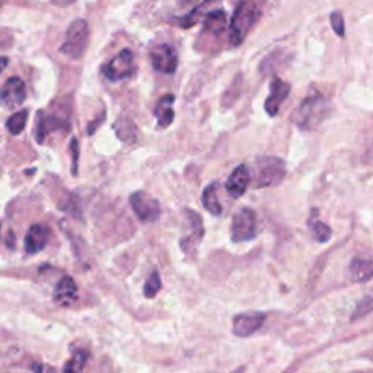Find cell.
Here are the masks:
<instances>
[{
  "label": "cell",
  "instance_id": "6da1fadb",
  "mask_svg": "<svg viewBox=\"0 0 373 373\" xmlns=\"http://www.w3.org/2000/svg\"><path fill=\"white\" fill-rule=\"evenodd\" d=\"M330 101L315 93L305 98L292 115V121L302 130H314L328 117Z\"/></svg>",
  "mask_w": 373,
  "mask_h": 373
},
{
  "label": "cell",
  "instance_id": "7a4b0ae2",
  "mask_svg": "<svg viewBox=\"0 0 373 373\" xmlns=\"http://www.w3.org/2000/svg\"><path fill=\"white\" fill-rule=\"evenodd\" d=\"M258 18L260 9L256 2H241L233 12L229 26V43L233 47H239Z\"/></svg>",
  "mask_w": 373,
  "mask_h": 373
},
{
  "label": "cell",
  "instance_id": "3957f363",
  "mask_svg": "<svg viewBox=\"0 0 373 373\" xmlns=\"http://www.w3.org/2000/svg\"><path fill=\"white\" fill-rule=\"evenodd\" d=\"M184 229L182 236L179 239L181 250L186 257H194L197 254L199 245L203 241L204 236V226L203 219L199 213H196L193 209H184Z\"/></svg>",
  "mask_w": 373,
  "mask_h": 373
},
{
  "label": "cell",
  "instance_id": "277c9868",
  "mask_svg": "<svg viewBox=\"0 0 373 373\" xmlns=\"http://www.w3.org/2000/svg\"><path fill=\"white\" fill-rule=\"evenodd\" d=\"M286 167L285 162L277 157H260L256 159V177L254 185L257 189L278 185L285 179Z\"/></svg>",
  "mask_w": 373,
  "mask_h": 373
},
{
  "label": "cell",
  "instance_id": "5b68a950",
  "mask_svg": "<svg viewBox=\"0 0 373 373\" xmlns=\"http://www.w3.org/2000/svg\"><path fill=\"white\" fill-rule=\"evenodd\" d=\"M89 43V26L83 19H75L68 31L63 44L60 47V53L68 56L69 58L79 60L88 47Z\"/></svg>",
  "mask_w": 373,
  "mask_h": 373
},
{
  "label": "cell",
  "instance_id": "8992f818",
  "mask_svg": "<svg viewBox=\"0 0 373 373\" xmlns=\"http://www.w3.org/2000/svg\"><path fill=\"white\" fill-rule=\"evenodd\" d=\"M257 236V214L253 209L243 207L232 217L231 238L235 243L253 241Z\"/></svg>",
  "mask_w": 373,
  "mask_h": 373
},
{
  "label": "cell",
  "instance_id": "52a82bcc",
  "mask_svg": "<svg viewBox=\"0 0 373 373\" xmlns=\"http://www.w3.org/2000/svg\"><path fill=\"white\" fill-rule=\"evenodd\" d=\"M103 75L111 80L118 82L129 79L135 75V56L129 48L121 50L111 61L103 66Z\"/></svg>",
  "mask_w": 373,
  "mask_h": 373
},
{
  "label": "cell",
  "instance_id": "ba28073f",
  "mask_svg": "<svg viewBox=\"0 0 373 373\" xmlns=\"http://www.w3.org/2000/svg\"><path fill=\"white\" fill-rule=\"evenodd\" d=\"M130 204L135 211V214L145 224L157 222L161 216V204L159 201L149 196L145 191H137L132 194Z\"/></svg>",
  "mask_w": 373,
  "mask_h": 373
},
{
  "label": "cell",
  "instance_id": "9c48e42d",
  "mask_svg": "<svg viewBox=\"0 0 373 373\" xmlns=\"http://www.w3.org/2000/svg\"><path fill=\"white\" fill-rule=\"evenodd\" d=\"M149 56H150V63L157 72L164 75H174L177 72L178 56L171 44H161L153 47Z\"/></svg>",
  "mask_w": 373,
  "mask_h": 373
},
{
  "label": "cell",
  "instance_id": "30bf717a",
  "mask_svg": "<svg viewBox=\"0 0 373 373\" xmlns=\"http://www.w3.org/2000/svg\"><path fill=\"white\" fill-rule=\"evenodd\" d=\"M26 100V88L22 79L14 76L0 86V105L16 108Z\"/></svg>",
  "mask_w": 373,
  "mask_h": 373
},
{
  "label": "cell",
  "instance_id": "8fae6325",
  "mask_svg": "<svg viewBox=\"0 0 373 373\" xmlns=\"http://www.w3.org/2000/svg\"><path fill=\"white\" fill-rule=\"evenodd\" d=\"M266 322V314L263 312H248L239 314L232 320V332L236 337L245 338L257 332Z\"/></svg>",
  "mask_w": 373,
  "mask_h": 373
},
{
  "label": "cell",
  "instance_id": "7c38bea8",
  "mask_svg": "<svg viewBox=\"0 0 373 373\" xmlns=\"http://www.w3.org/2000/svg\"><path fill=\"white\" fill-rule=\"evenodd\" d=\"M290 92V85L280 78H273L270 83V95L264 103L266 112L270 117H275L280 107L288 100Z\"/></svg>",
  "mask_w": 373,
  "mask_h": 373
},
{
  "label": "cell",
  "instance_id": "4fadbf2b",
  "mask_svg": "<svg viewBox=\"0 0 373 373\" xmlns=\"http://www.w3.org/2000/svg\"><path fill=\"white\" fill-rule=\"evenodd\" d=\"M251 182V172L250 168H248L245 164L236 167L232 174L229 175L226 181V191L231 197L239 199L245 194L248 190V185Z\"/></svg>",
  "mask_w": 373,
  "mask_h": 373
},
{
  "label": "cell",
  "instance_id": "5bb4252c",
  "mask_svg": "<svg viewBox=\"0 0 373 373\" xmlns=\"http://www.w3.org/2000/svg\"><path fill=\"white\" fill-rule=\"evenodd\" d=\"M50 239V231L44 225H33L25 236V251L29 256L41 253Z\"/></svg>",
  "mask_w": 373,
  "mask_h": 373
},
{
  "label": "cell",
  "instance_id": "9a60e30c",
  "mask_svg": "<svg viewBox=\"0 0 373 373\" xmlns=\"http://www.w3.org/2000/svg\"><path fill=\"white\" fill-rule=\"evenodd\" d=\"M70 129V124L56 115H44L43 112L38 114V120H37V126H36V136H37V142L43 143L44 139L57 130H65L68 132Z\"/></svg>",
  "mask_w": 373,
  "mask_h": 373
},
{
  "label": "cell",
  "instance_id": "2e32d148",
  "mask_svg": "<svg viewBox=\"0 0 373 373\" xmlns=\"http://www.w3.org/2000/svg\"><path fill=\"white\" fill-rule=\"evenodd\" d=\"M54 302L61 306H69L78 299V286L75 280L70 275H65L60 278L54 289Z\"/></svg>",
  "mask_w": 373,
  "mask_h": 373
},
{
  "label": "cell",
  "instance_id": "e0dca14e",
  "mask_svg": "<svg viewBox=\"0 0 373 373\" xmlns=\"http://www.w3.org/2000/svg\"><path fill=\"white\" fill-rule=\"evenodd\" d=\"M174 100H175L174 95H165L158 101L157 107H154V117H157L158 126L161 129H167L174 122L175 118V112L172 108Z\"/></svg>",
  "mask_w": 373,
  "mask_h": 373
},
{
  "label": "cell",
  "instance_id": "ac0fdd59",
  "mask_svg": "<svg viewBox=\"0 0 373 373\" xmlns=\"http://www.w3.org/2000/svg\"><path fill=\"white\" fill-rule=\"evenodd\" d=\"M226 28V12L224 9L211 11L204 21V33L219 37Z\"/></svg>",
  "mask_w": 373,
  "mask_h": 373
},
{
  "label": "cell",
  "instance_id": "d6986e66",
  "mask_svg": "<svg viewBox=\"0 0 373 373\" xmlns=\"http://www.w3.org/2000/svg\"><path fill=\"white\" fill-rule=\"evenodd\" d=\"M349 273L353 282L356 283H366L372 278L373 275V266L370 260H364V258H354L350 263L349 267Z\"/></svg>",
  "mask_w": 373,
  "mask_h": 373
},
{
  "label": "cell",
  "instance_id": "ffe728a7",
  "mask_svg": "<svg viewBox=\"0 0 373 373\" xmlns=\"http://www.w3.org/2000/svg\"><path fill=\"white\" fill-rule=\"evenodd\" d=\"M201 203H203L204 209L216 217L224 213V207H222L219 199H217V182H213V184L206 186V190L203 191Z\"/></svg>",
  "mask_w": 373,
  "mask_h": 373
},
{
  "label": "cell",
  "instance_id": "44dd1931",
  "mask_svg": "<svg viewBox=\"0 0 373 373\" xmlns=\"http://www.w3.org/2000/svg\"><path fill=\"white\" fill-rule=\"evenodd\" d=\"M115 135L117 137L124 142V143H133L137 137V130H136V126L135 122L130 120V118H120L115 124Z\"/></svg>",
  "mask_w": 373,
  "mask_h": 373
},
{
  "label": "cell",
  "instance_id": "7402d4cb",
  "mask_svg": "<svg viewBox=\"0 0 373 373\" xmlns=\"http://www.w3.org/2000/svg\"><path fill=\"white\" fill-rule=\"evenodd\" d=\"M28 114H29L28 110H21L15 112L12 117H9V120L6 121V129L12 136H18L25 130Z\"/></svg>",
  "mask_w": 373,
  "mask_h": 373
},
{
  "label": "cell",
  "instance_id": "603a6c76",
  "mask_svg": "<svg viewBox=\"0 0 373 373\" xmlns=\"http://www.w3.org/2000/svg\"><path fill=\"white\" fill-rule=\"evenodd\" d=\"M88 362V353L85 350H78L65 364L63 373H82Z\"/></svg>",
  "mask_w": 373,
  "mask_h": 373
},
{
  "label": "cell",
  "instance_id": "cb8c5ba5",
  "mask_svg": "<svg viewBox=\"0 0 373 373\" xmlns=\"http://www.w3.org/2000/svg\"><path fill=\"white\" fill-rule=\"evenodd\" d=\"M162 288V282H161V277H159V273L158 271H152L150 275L147 277L146 283H145V288H143V293H145V298L147 299H152L158 295V292L161 290Z\"/></svg>",
  "mask_w": 373,
  "mask_h": 373
},
{
  "label": "cell",
  "instance_id": "d4e9b609",
  "mask_svg": "<svg viewBox=\"0 0 373 373\" xmlns=\"http://www.w3.org/2000/svg\"><path fill=\"white\" fill-rule=\"evenodd\" d=\"M309 228H310V232H312L314 233V238L318 241V242H321V243H324V242H328L330 239H331V228L328 226V225H325V224H322L321 221H310L309 222Z\"/></svg>",
  "mask_w": 373,
  "mask_h": 373
},
{
  "label": "cell",
  "instance_id": "484cf974",
  "mask_svg": "<svg viewBox=\"0 0 373 373\" xmlns=\"http://www.w3.org/2000/svg\"><path fill=\"white\" fill-rule=\"evenodd\" d=\"M330 21H331V26L334 29V33L341 37V38H345L346 37V26H345V18H343V14L341 12H332L331 16H330Z\"/></svg>",
  "mask_w": 373,
  "mask_h": 373
},
{
  "label": "cell",
  "instance_id": "4316f807",
  "mask_svg": "<svg viewBox=\"0 0 373 373\" xmlns=\"http://www.w3.org/2000/svg\"><path fill=\"white\" fill-rule=\"evenodd\" d=\"M372 310V298L370 296H366L363 300H360L354 309V312L352 315V321H356L359 318H363L366 315L370 314Z\"/></svg>",
  "mask_w": 373,
  "mask_h": 373
},
{
  "label": "cell",
  "instance_id": "83f0119b",
  "mask_svg": "<svg viewBox=\"0 0 373 373\" xmlns=\"http://www.w3.org/2000/svg\"><path fill=\"white\" fill-rule=\"evenodd\" d=\"M70 150H72V154H73V175L78 174V159H79V145H78V140L73 139L72 143H70Z\"/></svg>",
  "mask_w": 373,
  "mask_h": 373
},
{
  "label": "cell",
  "instance_id": "f1b7e54d",
  "mask_svg": "<svg viewBox=\"0 0 373 373\" xmlns=\"http://www.w3.org/2000/svg\"><path fill=\"white\" fill-rule=\"evenodd\" d=\"M105 111L98 117V120H95V121H93V122H90L89 124V127H88V135L90 136V135H93V133H95L97 130H98V127L101 126V124L104 122V120H105Z\"/></svg>",
  "mask_w": 373,
  "mask_h": 373
},
{
  "label": "cell",
  "instance_id": "f546056e",
  "mask_svg": "<svg viewBox=\"0 0 373 373\" xmlns=\"http://www.w3.org/2000/svg\"><path fill=\"white\" fill-rule=\"evenodd\" d=\"M34 370V373H57L56 369H53L51 366H47V364H41V363H34L33 367H31Z\"/></svg>",
  "mask_w": 373,
  "mask_h": 373
},
{
  "label": "cell",
  "instance_id": "4dcf8cb0",
  "mask_svg": "<svg viewBox=\"0 0 373 373\" xmlns=\"http://www.w3.org/2000/svg\"><path fill=\"white\" fill-rule=\"evenodd\" d=\"M9 65V58L6 56H0V73H2Z\"/></svg>",
  "mask_w": 373,
  "mask_h": 373
},
{
  "label": "cell",
  "instance_id": "1f68e13d",
  "mask_svg": "<svg viewBox=\"0 0 373 373\" xmlns=\"http://www.w3.org/2000/svg\"><path fill=\"white\" fill-rule=\"evenodd\" d=\"M245 372V366H239L238 369H235L232 373H243Z\"/></svg>",
  "mask_w": 373,
  "mask_h": 373
},
{
  "label": "cell",
  "instance_id": "d6a6232c",
  "mask_svg": "<svg viewBox=\"0 0 373 373\" xmlns=\"http://www.w3.org/2000/svg\"><path fill=\"white\" fill-rule=\"evenodd\" d=\"M4 6V4H0V8H2Z\"/></svg>",
  "mask_w": 373,
  "mask_h": 373
},
{
  "label": "cell",
  "instance_id": "836d02e7",
  "mask_svg": "<svg viewBox=\"0 0 373 373\" xmlns=\"http://www.w3.org/2000/svg\"><path fill=\"white\" fill-rule=\"evenodd\" d=\"M285 373H290V370H288V372H285Z\"/></svg>",
  "mask_w": 373,
  "mask_h": 373
}]
</instances>
